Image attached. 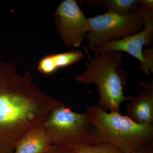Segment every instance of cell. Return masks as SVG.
Returning a JSON list of instances; mask_svg holds the SVG:
<instances>
[{"label":"cell","instance_id":"6da1fadb","mask_svg":"<svg viewBox=\"0 0 153 153\" xmlns=\"http://www.w3.org/2000/svg\"><path fill=\"white\" fill-rule=\"evenodd\" d=\"M17 68V61H0V153H13L21 137L63 104L35 84L31 71L21 74Z\"/></svg>","mask_w":153,"mask_h":153},{"label":"cell","instance_id":"7a4b0ae2","mask_svg":"<svg viewBox=\"0 0 153 153\" xmlns=\"http://www.w3.org/2000/svg\"><path fill=\"white\" fill-rule=\"evenodd\" d=\"M84 49L88 62L86 63V69L76 75L75 80L85 85L95 84L99 94L98 105L107 111L120 113L122 103L130 100L133 97L124 95L127 74L122 68V52L118 51L102 52L94 54L92 57L88 47H85Z\"/></svg>","mask_w":153,"mask_h":153},{"label":"cell","instance_id":"3957f363","mask_svg":"<svg viewBox=\"0 0 153 153\" xmlns=\"http://www.w3.org/2000/svg\"><path fill=\"white\" fill-rule=\"evenodd\" d=\"M85 113L91 126L89 144L107 143L131 153L153 142V125H140L120 113L107 112L98 105L88 107Z\"/></svg>","mask_w":153,"mask_h":153},{"label":"cell","instance_id":"277c9868","mask_svg":"<svg viewBox=\"0 0 153 153\" xmlns=\"http://www.w3.org/2000/svg\"><path fill=\"white\" fill-rule=\"evenodd\" d=\"M52 145L73 149L89 144L91 126L87 115L63 105L53 110L43 125Z\"/></svg>","mask_w":153,"mask_h":153},{"label":"cell","instance_id":"5b68a950","mask_svg":"<svg viewBox=\"0 0 153 153\" xmlns=\"http://www.w3.org/2000/svg\"><path fill=\"white\" fill-rule=\"evenodd\" d=\"M89 32L85 40L92 51L101 44L126 38L141 31L145 27L141 17L135 12L122 14L112 10L102 15L87 18Z\"/></svg>","mask_w":153,"mask_h":153},{"label":"cell","instance_id":"8992f818","mask_svg":"<svg viewBox=\"0 0 153 153\" xmlns=\"http://www.w3.org/2000/svg\"><path fill=\"white\" fill-rule=\"evenodd\" d=\"M134 12L140 15L144 22V27L141 31L126 38L107 42L96 47L92 52L97 55L113 51L126 52L139 60L140 69L148 75L142 53L143 46L149 47L153 44V10L140 3Z\"/></svg>","mask_w":153,"mask_h":153},{"label":"cell","instance_id":"52a82bcc","mask_svg":"<svg viewBox=\"0 0 153 153\" xmlns=\"http://www.w3.org/2000/svg\"><path fill=\"white\" fill-rule=\"evenodd\" d=\"M55 26L66 47L78 48L89 32L87 18L75 0H65L54 13Z\"/></svg>","mask_w":153,"mask_h":153},{"label":"cell","instance_id":"ba28073f","mask_svg":"<svg viewBox=\"0 0 153 153\" xmlns=\"http://www.w3.org/2000/svg\"><path fill=\"white\" fill-rule=\"evenodd\" d=\"M126 108V115L136 123L153 125V92L140 91L136 96H133Z\"/></svg>","mask_w":153,"mask_h":153},{"label":"cell","instance_id":"9c48e42d","mask_svg":"<svg viewBox=\"0 0 153 153\" xmlns=\"http://www.w3.org/2000/svg\"><path fill=\"white\" fill-rule=\"evenodd\" d=\"M43 125L31 129L16 143L13 153H41L52 146Z\"/></svg>","mask_w":153,"mask_h":153},{"label":"cell","instance_id":"30bf717a","mask_svg":"<svg viewBox=\"0 0 153 153\" xmlns=\"http://www.w3.org/2000/svg\"><path fill=\"white\" fill-rule=\"evenodd\" d=\"M84 57V53L78 50L58 54L52 53L39 60L37 70L45 75L53 74L60 68H66L79 62Z\"/></svg>","mask_w":153,"mask_h":153},{"label":"cell","instance_id":"8fae6325","mask_svg":"<svg viewBox=\"0 0 153 153\" xmlns=\"http://www.w3.org/2000/svg\"><path fill=\"white\" fill-rule=\"evenodd\" d=\"M82 2L93 8H107L122 14L134 12L140 0H84Z\"/></svg>","mask_w":153,"mask_h":153},{"label":"cell","instance_id":"7c38bea8","mask_svg":"<svg viewBox=\"0 0 153 153\" xmlns=\"http://www.w3.org/2000/svg\"><path fill=\"white\" fill-rule=\"evenodd\" d=\"M72 149L74 153H125L115 146L105 143L78 145Z\"/></svg>","mask_w":153,"mask_h":153},{"label":"cell","instance_id":"4fadbf2b","mask_svg":"<svg viewBox=\"0 0 153 153\" xmlns=\"http://www.w3.org/2000/svg\"><path fill=\"white\" fill-rule=\"evenodd\" d=\"M143 56L146 63V69L148 75L153 73V48L148 47L143 50Z\"/></svg>","mask_w":153,"mask_h":153},{"label":"cell","instance_id":"5bb4252c","mask_svg":"<svg viewBox=\"0 0 153 153\" xmlns=\"http://www.w3.org/2000/svg\"><path fill=\"white\" fill-rule=\"evenodd\" d=\"M41 153H74L71 148L58 145H52L47 150Z\"/></svg>","mask_w":153,"mask_h":153},{"label":"cell","instance_id":"9a60e30c","mask_svg":"<svg viewBox=\"0 0 153 153\" xmlns=\"http://www.w3.org/2000/svg\"><path fill=\"white\" fill-rule=\"evenodd\" d=\"M152 145L153 142L142 145L131 153H153Z\"/></svg>","mask_w":153,"mask_h":153},{"label":"cell","instance_id":"2e32d148","mask_svg":"<svg viewBox=\"0 0 153 153\" xmlns=\"http://www.w3.org/2000/svg\"><path fill=\"white\" fill-rule=\"evenodd\" d=\"M138 85L143 88L145 90L149 92H153V81L151 80L149 82L142 80L137 82Z\"/></svg>","mask_w":153,"mask_h":153},{"label":"cell","instance_id":"e0dca14e","mask_svg":"<svg viewBox=\"0 0 153 153\" xmlns=\"http://www.w3.org/2000/svg\"><path fill=\"white\" fill-rule=\"evenodd\" d=\"M140 3L141 4L153 10V0H140Z\"/></svg>","mask_w":153,"mask_h":153}]
</instances>
